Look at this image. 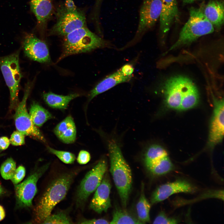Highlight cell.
<instances>
[{
	"instance_id": "19",
	"label": "cell",
	"mask_w": 224,
	"mask_h": 224,
	"mask_svg": "<svg viewBox=\"0 0 224 224\" xmlns=\"http://www.w3.org/2000/svg\"><path fill=\"white\" fill-rule=\"evenodd\" d=\"M224 9L223 2L219 0H211L203 8L205 16L218 30L223 24Z\"/></svg>"
},
{
	"instance_id": "26",
	"label": "cell",
	"mask_w": 224,
	"mask_h": 224,
	"mask_svg": "<svg viewBox=\"0 0 224 224\" xmlns=\"http://www.w3.org/2000/svg\"><path fill=\"white\" fill-rule=\"evenodd\" d=\"M146 167L150 172L156 175H161L167 173L172 170L174 168L168 156Z\"/></svg>"
},
{
	"instance_id": "3",
	"label": "cell",
	"mask_w": 224,
	"mask_h": 224,
	"mask_svg": "<svg viewBox=\"0 0 224 224\" xmlns=\"http://www.w3.org/2000/svg\"><path fill=\"white\" fill-rule=\"evenodd\" d=\"M75 174L66 173L49 185L35 209L36 220L41 223L51 215L54 208L65 197Z\"/></svg>"
},
{
	"instance_id": "13",
	"label": "cell",
	"mask_w": 224,
	"mask_h": 224,
	"mask_svg": "<svg viewBox=\"0 0 224 224\" xmlns=\"http://www.w3.org/2000/svg\"><path fill=\"white\" fill-rule=\"evenodd\" d=\"M213 110L209 128L208 145L214 147L223 139L224 133L223 98L213 97Z\"/></svg>"
},
{
	"instance_id": "29",
	"label": "cell",
	"mask_w": 224,
	"mask_h": 224,
	"mask_svg": "<svg viewBox=\"0 0 224 224\" xmlns=\"http://www.w3.org/2000/svg\"><path fill=\"white\" fill-rule=\"evenodd\" d=\"M47 148L49 152L55 155L65 163L72 164L75 160V156L70 152L56 150L49 146H47Z\"/></svg>"
},
{
	"instance_id": "12",
	"label": "cell",
	"mask_w": 224,
	"mask_h": 224,
	"mask_svg": "<svg viewBox=\"0 0 224 224\" xmlns=\"http://www.w3.org/2000/svg\"><path fill=\"white\" fill-rule=\"evenodd\" d=\"M22 47L25 55L30 59L42 63H51L46 44L34 34L31 33L25 34L22 41Z\"/></svg>"
},
{
	"instance_id": "36",
	"label": "cell",
	"mask_w": 224,
	"mask_h": 224,
	"mask_svg": "<svg viewBox=\"0 0 224 224\" xmlns=\"http://www.w3.org/2000/svg\"><path fill=\"white\" fill-rule=\"evenodd\" d=\"M79 223L81 224H109L110 223V222L105 219L100 218L85 220Z\"/></svg>"
},
{
	"instance_id": "6",
	"label": "cell",
	"mask_w": 224,
	"mask_h": 224,
	"mask_svg": "<svg viewBox=\"0 0 224 224\" xmlns=\"http://www.w3.org/2000/svg\"><path fill=\"white\" fill-rule=\"evenodd\" d=\"M161 10V0H143L140 10L139 21L135 36L120 49L123 50L139 41L155 25L160 18Z\"/></svg>"
},
{
	"instance_id": "24",
	"label": "cell",
	"mask_w": 224,
	"mask_h": 224,
	"mask_svg": "<svg viewBox=\"0 0 224 224\" xmlns=\"http://www.w3.org/2000/svg\"><path fill=\"white\" fill-rule=\"evenodd\" d=\"M138 219L143 224L150 221V210L151 205L146 198L144 193V184L142 183L141 193L136 205Z\"/></svg>"
},
{
	"instance_id": "34",
	"label": "cell",
	"mask_w": 224,
	"mask_h": 224,
	"mask_svg": "<svg viewBox=\"0 0 224 224\" xmlns=\"http://www.w3.org/2000/svg\"><path fill=\"white\" fill-rule=\"evenodd\" d=\"M91 155L90 153L85 150H81L79 153L77 161L80 164L83 165L87 164L90 161Z\"/></svg>"
},
{
	"instance_id": "8",
	"label": "cell",
	"mask_w": 224,
	"mask_h": 224,
	"mask_svg": "<svg viewBox=\"0 0 224 224\" xmlns=\"http://www.w3.org/2000/svg\"><path fill=\"white\" fill-rule=\"evenodd\" d=\"M30 88V84L28 83L22 99L17 105L14 115L16 127L17 130L25 136H30L45 142V138L38 128L32 123L27 110L26 100Z\"/></svg>"
},
{
	"instance_id": "9",
	"label": "cell",
	"mask_w": 224,
	"mask_h": 224,
	"mask_svg": "<svg viewBox=\"0 0 224 224\" xmlns=\"http://www.w3.org/2000/svg\"><path fill=\"white\" fill-rule=\"evenodd\" d=\"M107 168V161L102 158L86 173L77 190V201L78 204H83L90 195L95 191L100 184Z\"/></svg>"
},
{
	"instance_id": "14",
	"label": "cell",
	"mask_w": 224,
	"mask_h": 224,
	"mask_svg": "<svg viewBox=\"0 0 224 224\" xmlns=\"http://www.w3.org/2000/svg\"><path fill=\"white\" fill-rule=\"evenodd\" d=\"M195 190V188L188 182L184 180H177L158 187L152 193L151 202L153 204L163 201L175 194L192 193Z\"/></svg>"
},
{
	"instance_id": "5",
	"label": "cell",
	"mask_w": 224,
	"mask_h": 224,
	"mask_svg": "<svg viewBox=\"0 0 224 224\" xmlns=\"http://www.w3.org/2000/svg\"><path fill=\"white\" fill-rule=\"evenodd\" d=\"M19 50L0 57V68L10 91V108L18 105V93L21 74L19 63Z\"/></svg>"
},
{
	"instance_id": "21",
	"label": "cell",
	"mask_w": 224,
	"mask_h": 224,
	"mask_svg": "<svg viewBox=\"0 0 224 224\" xmlns=\"http://www.w3.org/2000/svg\"><path fill=\"white\" fill-rule=\"evenodd\" d=\"M199 94L196 85L189 78L186 83L179 110H185L192 108L198 104Z\"/></svg>"
},
{
	"instance_id": "38",
	"label": "cell",
	"mask_w": 224,
	"mask_h": 224,
	"mask_svg": "<svg viewBox=\"0 0 224 224\" xmlns=\"http://www.w3.org/2000/svg\"><path fill=\"white\" fill-rule=\"evenodd\" d=\"M64 6L65 8L69 11H75L77 9L72 0H66Z\"/></svg>"
},
{
	"instance_id": "7",
	"label": "cell",
	"mask_w": 224,
	"mask_h": 224,
	"mask_svg": "<svg viewBox=\"0 0 224 224\" xmlns=\"http://www.w3.org/2000/svg\"><path fill=\"white\" fill-rule=\"evenodd\" d=\"M56 16V21L50 30V35L64 36L76 29L86 26L84 13L80 10L69 11L63 5L57 8Z\"/></svg>"
},
{
	"instance_id": "22",
	"label": "cell",
	"mask_w": 224,
	"mask_h": 224,
	"mask_svg": "<svg viewBox=\"0 0 224 224\" xmlns=\"http://www.w3.org/2000/svg\"><path fill=\"white\" fill-rule=\"evenodd\" d=\"M80 94L74 93L68 95H59L51 92L43 94V98L50 107L60 110L66 109L69 103L72 100L79 96Z\"/></svg>"
},
{
	"instance_id": "11",
	"label": "cell",
	"mask_w": 224,
	"mask_h": 224,
	"mask_svg": "<svg viewBox=\"0 0 224 224\" xmlns=\"http://www.w3.org/2000/svg\"><path fill=\"white\" fill-rule=\"evenodd\" d=\"M189 78L177 76L169 78L163 84L165 101L169 108L179 110L187 81Z\"/></svg>"
},
{
	"instance_id": "10",
	"label": "cell",
	"mask_w": 224,
	"mask_h": 224,
	"mask_svg": "<svg viewBox=\"0 0 224 224\" xmlns=\"http://www.w3.org/2000/svg\"><path fill=\"white\" fill-rule=\"evenodd\" d=\"M49 165L47 163L40 167L23 182L15 185L16 195L19 206L22 207L31 206L32 201L37 191V181L48 169Z\"/></svg>"
},
{
	"instance_id": "20",
	"label": "cell",
	"mask_w": 224,
	"mask_h": 224,
	"mask_svg": "<svg viewBox=\"0 0 224 224\" xmlns=\"http://www.w3.org/2000/svg\"><path fill=\"white\" fill-rule=\"evenodd\" d=\"M54 132L63 142L66 144L74 142L76 139L77 131L72 118L70 116L67 117L56 126Z\"/></svg>"
},
{
	"instance_id": "17",
	"label": "cell",
	"mask_w": 224,
	"mask_h": 224,
	"mask_svg": "<svg viewBox=\"0 0 224 224\" xmlns=\"http://www.w3.org/2000/svg\"><path fill=\"white\" fill-rule=\"evenodd\" d=\"M30 9L37 21V28L42 31L54 12L53 0H30Z\"/></svg>"
},
{
	"instance_id": "39",
	"label": "cell",
	"mask_w": 224,
	"mask_h": 224,
	"mask_svg": "<svg viewBox=\"0 0 224 224\" xmlns=\"http://www.w3.org/2000/svg\"><path fill=\"white\" fill-rule=\"evenodd\" d=\"M10 144L9 139L6 137L0 138V150H4L7 149Z\"/></svg>"
},
{
	"instance_id": "16",
	"label": "cell",
	"mask_w": 224,
	"mask_h": 224,
	"mask_svg": "<svg viewBox=\"0 0 224 224\" xmlns=\"http://www.w3.org/2000/svg\"><path fill=\"white\" fill-rule=\"evenodd\" d=\"M161 10L160 20V32L163 38L169 30L174 21L178 18L177 0H161Z\"/></svg>"
},
{
	"instance_id": "40",
	"label": "cell",
	"mask_w": 224,
	"mask_h": 224,
	"mask_svg": "<svg viewBox=\"0 0 224 224\" xmlns=\"http://www.w3.org/2000/svg\"><path fill=\"white\" fill-rule=\"evenodd\" d=\"M5 212L3 207L0 205V221H2L5 218Z\"/></svg>"
},
{
	"instance_id": "4",
	"label": "cell",
	"mask_w": 224,
	"mask_h": 224,
	"mask_svg": "<svg viewBox=\"0 0 224 224\" xmlns=\"http://www.w3.org/2000/svg\"><path fill=\"white\" fill-rule=\"evenodd\" d=\"M203 8L191 7L189 9V18L182 28L177 40L169 50L188 45L214 31V27L205 16Z\"/></svg>"
},
{
	"instance_id": "1",
	"label": "cell",
	"mask_w": 224,
	"mask_h": 224,
	"mask_svg": "<svg viewBox=\"0 0 224 224\" xmlns=\"http://www.w3.org/2000/svg\"><path fill=\"white\" fill-rule=\"evenodd\" d=\"M108 149L110 161V171L122 205L125 208L132 186L131 169L124 159L119 145L114 140L109 141Z\"/></svg>"
},
{
	"instance_id": "2",
	"label": "cell",
	"mask_w": 224,
	"mask_h": 224,
	"mask_svg": "<svg viewBox=\"0 0 224 224\" xmlns=\"http://www.w3.org/2000/svg\"><path fill=\"white\" fill-rule=\"evenodd\" d=\"M112 47L109 41L97 35L86 26L82 27L64 36L62 52L58 62L72 55Z\"/></svg>"
},
{
	"instance_id": "31",
	"label": "cell",
	"mask_w": 224,
	"mask_h": 224,
	"mask_svg": "<svg viewBox=\"0 0 224 224\" xmlns=\"http://www.w3.org/2000/svg\"><path fill=\"white\" fill-rule=\"evenodd\" d=\"M176 219L169 217L163 212H161L153 222V224H174L178 223Z\"/></svg>"
},
{
	"instance_id": "41",
	"label": "cell",
	"mask_w": 224,
	"mask_h": 224,
	"mask_svg": "<svg viewBox=\"0 0 224 224\" xmlns=\"http://www.w3.org/2000/svg\"><path fill=\"white\" fill-rule=\"evenodd\" d=\"M199 0H182L183 3L184 4H189Z\"/></svg>"
},
{
	"instance_id": "23",
	"label": "cell",
	"mask_w": 224,
	"mask_h": 224,
	"mask_svg": "<svg viewBox=\"0 0 224 224\" xmlns=\"http://www.w3.org/2000/svg\"><path fill=\"white\" fill-rule=\"evenodd\" d=\"M29 114L34 125L39 127L53 118V116L49 111L35 102L31 105Z\"/></svg>"
},
{
	"instance_id": "33",
	"label": "cell",
	"mask_w": 224,
	"mask_h": 224,
	"mask_svg": "<svg viewBox=\"0 0 224 224\" xmlns=\"http://www.w3.org/2000/svg\"><path fill=\"white\" fill-rule=\"evenodd\" d=\"M25 174V167L22 166H20L16 169L11 180L14 184H17L23 179Z\"/></svg>"
},
{
	"instance_id": "18",
	"label": "cell",
	"mask_w": 224,
	"mask_h": 224,
	"mask_svg": "<svg viewBox=\"0 0 224 224\" xmlns=\"http://www.w3.org/2000/svg\"><path fill=\"white\" fill-rule=\"evenodd\" d=\"M132 77L125 75L119 69L103 79L91 91L88 95L89 100L119 84L128 82Z\"/></svg>"
},
{
	"instance_id": "28",
	"label": "cell",
	"mask_w": 224,
	"mask_h": 224,
	"mask_svg": "<svg viewBox=\"0 0 224 224\" xmlns=\"http://www.w3.org/2000/svg\"><path fill=\"white\" fill-rule=\"evenodd\" d=\"M16 169V163L11 157L8 158L2 164L0 172L5 180H11Z\"/></svg>"
},
{
	"instance_id": "37",
	"label": "cell",
	"mask_w": 224,
	"mask_h": 224,
	"mask_svg": "<svg viewBox=\"0 0 224 224\" xmlns=\"http://www.w3.org/2000/svg\"><path fill=\"white\" fill-rule=\"evenodd\" d=\"M103 0H96L94 9V18L95 20H99V12L102 2Z\"/></svg>"
},
{
	"instance_id": "25",
	"label": "cell",
	"mask_w": 224,
	"mask_h": 224,
	"mask_svg": "<svg viewBox=\"0 0 224 224\" xmlns=\"http://www.w3.org/2000/svg\"><path fill=\"white\" fill-rule=\"evenodd\" d=\"M167 156V152L163 147L158 145H152L148 147L145 154L146 166L152 165Z\"/></svg>"
},
{
	"instance_id": "42",
	"label": "cell",
	"mask_w": 224,
	"mask_h": 224,
	"mask_svg": "<svg viewBox=\"0 0 224 224\" xmlns=\"http://www.w3.org/2000/svg\"><path fill=\"white\" fill-rule=\"evenodd\" d=\"M5 193V191L1 185L0 184V196L3 194Z\"/></svg>"
},
{
	"instance_id": "30",
	"label": "cell",
	"mask_w": 224,
	"mask_h": 224,
	"mask_svg": "<svg viewBox=\"0 0 224 224\" xmlns=\"http://www.w3.org/2000/svg\"><path fill=\"white\" fill-rule=\"evenodd\" d=\"M70 220L63 212L50 215L42 222L43 224H70Z\"/></svg>"
},
{
	"instance_id": "32",
	"label": "cell",
	"mask_w": 224,
	"mask_h": 224,
	"mask_svg": "<svg viewBox=\"0 0 224 224\" xmlns=\"http://www.w3.org/2000/svg\"><path fill=\"white\" fill-rule=\"evenodd\" d=\"M25 135L17 130L12 134L9 139L10 143L14 146H18L24 144Z\"/></svg>"
},
{
	"instance_id": "27",
	"label": "cell",
	"mask_w": 224,
	"mask_h": 224,
	"mask_svg": "<svg viewBox=\"0 0 224 224\" xmlns=\"http://www.w3.org/2000/svg\"><path fill=\"white\" fill-rule=\"evenodd\" d=\"M110 224H143L124 210L115 208L113 213Z\"/></svg>"
},
{
	"instance_id": "15",
	"label": "cell",
	"mask_w": 224,
	"mask_h": 224,
	"mask_svg": "<svg viewBox=\"0 0 224 224\" xmlns=\"http://www.w3.org/2000/svg\"><path fill=\"white\" fill-rule=\"evenodd\" d=\"M111 185L107 174L104 175L102 181L95 190L91 202V209L98 213L106 212L111 207L110 194Z\"/></svg>"
},
{
	"instance_id": "43",
	"label": "cell",
	"mask_w": 224,
	"mask_h": 224,
	"mask_svg": "<svg viewBox=\"0 0 224 224\" xmlns=\"http://www.w3.org/2000/svg\"><path fill=\"white\" fill-rule=\"evenodd\" d=\"M3 154H0V157H1V156H3Z\"/></svg>"
},
{
	"instance_id": "35",
	"label": "cell",
	"mask_w": 224,
	"mask_h": 224,
	"mask_svg": "<svg viewBox=\"0 0 224 224\" xmlns=\"http://www.w3.org/2000/svg\"><path fill=\"white\" fill-rule=\"evenodd\" d=\"M120 69L125 75L129 76H133L134 68L132 64L130 63L126 64L123 65Z\"/></svg>"
}]
</instances>
